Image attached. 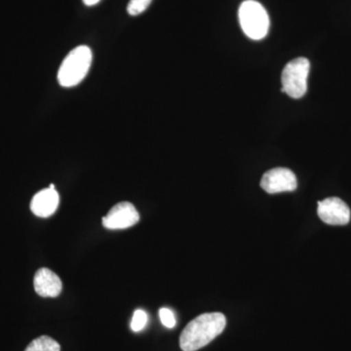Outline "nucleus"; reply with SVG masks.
Masks as SVG:
<instances>
[{
    "label": "nucleus",
    "mask_w": 351,
    "mask_h": 351,
    "mask_svg": "<svg viewBox=\"0 0 351 351\" xmlns=\"http://www.w3.org/2000/svg\"><path fill=\"white\" fill-rule=\"evenodd\" d=\"M152 1V0H130L127 5V12L131 16L140 15L149 8Z\"/></svg>",
    "instance_id": "9b49d317"
},
{
    "label": "nucleus",
    "mask_w": 351,
    "mask_h": 351,
    "mask_svg": "<svg viewBox=\"0 0 351 351\" xmlns=\"http://www.w3.org/2000/svg\"><path fill=\"white\" fill-rule=\"evenodd\" d=\"M34 285L36 292L43 298H56L61 294L63 289V283L60 277L46 267L36 271Z\"/></svg>",
    "instance_id": "6e6552de"
},
{
    "label": "nucleus",
    "mask_w": 351,
    "mask_h": 351,
    "mask_svg": "<svg viewBox=\"0 0 351 351\" xmlns=\"http://www.w3.org/2000/svg\"><path fill=\"white\" fill-rule=\"evenodd\" d=\"M92 51L88 46L80 45L64 58L58 71V82L63 87H73L86 77L92 64Z\"/></svg>",
    "instance_id": "f03ea898"
},
{
    "label": "nucleus",
    "mask_w": 351,
    "mask_h": 351,
    "mask_svg": "<svg viewBox=\"0 0 351 351\" xmlns=\"http://www.w3.org/2000/svg\"><path fill=\"white\" fill-rule=\"evenodd\" d=\"M159 316H160V320L164 326L169 328V329L175 327L176 319L174 313L170 309L161 308L159 311Z\"/></svg>",
    "instance_id": "ddd939ff"
},
{
    "label": "nucleus",
    "mask_w": 351,
    "mask_h": 351,
    "mask_svg": "<svg viewBox=\"0 0 351 351\" xmlns=\"http://www.w3.org/2000/svg\"><path fill=\"white\" fill-rule=\"evenodd\" d=\"M59 202L60 196L56 189H43L32 198L31 210L36 216L48 218L56 212Z\"/></svg>",
    "instance_id": "1a4fd4ad"
},
{
    "label": "nucleus",
    "mask_w": 351,
    "mask_h": 351,
    "mask_svg": "<svg viewBox=\"0 0 351 351\" xmlns=\"http://www.w3.org/2000/svg\"><path fill=\"white\" fill-rule=\"evenodd\" d=\"M147 322V315L144 311H136L134 313L133 319L131 322V328L134 332H140L144 329Z\"/></svg>",
    "instance_id": "f8f14e48"
},
{
    "label": "nucleus",
    "mask_w": 351,
    "mask_h": 351,
    "mask_svg": "<svg viewBox=\"0 0 351 351\" xmlns=\"http://www.w3.org/2000/svg\"><path fill=\"white\" fill-rule=\"evenodd\" d=\"M59 343L48 336H41L34 339L25 351H60Z\"/></svg>",
    "instance_id": "9d476101"
},
{
    "label": "nucleus",
    "mask_w": 351,
    "mask_h": 351,
    "mask_svg": "<svg viewBox=\"0 0 351 351\" xmlns=\"http://www.w3.org/2000/svg\"><path fill=\"white\" fill-rule=\"evenodd\" d=\"M261 186L270 195L294 191L298 186L297 177L287 168H274L263 174Z\"/></svg>",
    "instance_id": "39448f33"
},
{
    "label": "nucleus",
    "mask_w": 351,
    "mask_h": 351,
    "mask_svg": "<svg viewBox=\"0 0 351 351\" xmlns=\"http://www.w3.org/2000/svg\"><path fill=\"white\" fill-rule=\"evenodd\" d=\"M318 216L327 225L345 226L350 221V209L338 197L326 198L318 202Z\"/></svg>",
    "instance_id": "0eeeda50"
},
{
    "label": "nucleus",
    "mask_w": 351,
    "mask_h": 351,
    "mask_svg": "<svg viewBox=\"0 0 351 351\" xmlns=\"http://www.w3.org/2000/svg\"><path fill=\"white\" fill-rule=\"evenodd\" d=\"M226 325L223 313H204L191 321L180 337L182 351H196L221 335Z\"/></svg>",
    "instance_id": "f257e3e1"
},
{
    "label": "nucleus",
    "mask_w": 351,
    "mask_h": 351,
    "mask_svg": "<svg viewBox=\"0 0 351 351\" xmlns=\"http://www.w3.org/2000/svg\"><path fill=\"white\" fill-rule=\"evenodd\" d=\"M83 3L87 6H93L96 5L97 3L101 1V0H82Z\"/></svg>",
    "instance_id": "4468645a"
},
{
    "label": "nucleus",
    "mask_w": 351,
    "mask_h": 351,
    "mask_svg": "<svg viewBox=\"0 0 351 351\" xmlns=\"http://www.w3.org/2000/svg\"><path fill=\"white\" fill-rule=\"evenodd\" d=\"M311 63L306 58H297L286 64L281 76L282 92L293 99H300L306 93L307 77Z\"/></svg>",
    "instance_id": "20e7f679"
},
{
    "label": "nucleus",
    "mask_w": 351,
    "mask_h": 351,
    "mask_svg": "<svg viewBox=\"0 0 351 351\" xmlns=\"http://www.w3.org/2000/svg\"><path fill=\"white\" fill-rule=\"evenodd\" d=\"M140 221L137 209L130 202H120L103 218V225L108 230H124L135 226Z\"/></svg>",
    "instance_id": "423d86ee"
},
{
    "label": "nucleus",
    "mask_w": 351,
    "mask_h": 351,
    "mask_svg": "<svg viewBox=\"0 0 351 351\" xmlns=\"http://www.w3.org/2000/svg\"><path fill=\"white\" fill-rule=\"evenodd\" d=\"M239 22L244 34L254 40L267 36L269 18L262 4L255 0H246L240 5Z\"/></svg>",
    "instance_id": "7ed1b4c3"
}]
</instances>
